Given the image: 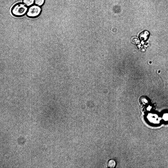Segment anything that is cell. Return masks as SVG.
Instances as JSON below:
<instances>
[{"instance_id": "cell-1", "label": "cell", "mask_w": 168, "mask_h": 168, "mask_svg": "<svg viewBox=\"0 0 168 168\" xmlns=\"http://www.w3.org/2000/svg\"><path fill=\"white\" fill-rule=\"evenodd\" d=\"M28 8L23 2H18L13 5L11 11L13 16L17 17H21L26 14Z\"/></svg>"}, {"instance_id": "cell-2", "label": "cell", "mask_w": 168, "mask_h": 168, "mask_svg": "<svg viewBox=\"0 0 168 168\" xmlns=\"http://www.w3.org/2000/svg\"><path fill=\"white\" fill-rule=\"evenodd\" d=\"M42 11L41 7L34 4L28 7L26 15L29 18H36L40 15Z\"/></svg>"}, {"instance_id": "cell-3", "label": "cell", "mask_w": 168, "mask_h": 168, "mask_svg": "<svg viewBox=\"0 0 168 168\" xmlns=\"http://www.w3.org/2000/svg\"><path fill=\"white\" fill-rule=\"evenodd\" d=\"M149 33L147 31H144L142 32L139 35V37L141 40H145L148 38Z\"/></svg>"}, {"instance_id": "cell-4", "label": "cell", "mask_w": 168, "mask_h": 168, "mask_svg": "<svg viewBox=\"0 0 168 168\" xmlns=\"http://www.w3.org/2000/svg\"><path fill=\"white\" fill-rule=\"evenodd\" d=\"M116 165V162L115 160L111 159L109 160L107 163V166L108 168H114Z\"/></svg>"}, {"instance_id": "cell-5", "label": "cell", "mask_w": 168, "mask_h": 168, "mask_svg": "<svg viewBox=\"0 0 168 168\" xmlns=\"http://www.w3.org/2000/svg\"><path fill=\"white\" fill-rule=\"evenodd\" d=\"M22 2L29 7L34 4V0H22Z\"/></svg>"}, {"instance_id": "cell-6", "label": "cell", "mask_w": 168, "mask_h": 168, "mask_svg": "<svg viewBox=\"0 0 168 168\" xmlns=\"http://www.w3.org/2000/svg\"><path fill=\"white\" fill-rule=\"evenodd\" d=\"M45 1V0H34V4L41 7L44 5Z\"/></svg>"}, {"instance_id": "cell-7", "label": "cell", "mask_w": 168, "mask_h": 168, "mask_svg": "<svg viewBox=\"0 0 168 168\" xmlns=\"http://www.w3.org/2000/svg\"><path fill=\"white\" fill-rule=\"evenodd\" d=\"M132 42L135 44H137L139 42V41L138 38L135 37H133L131 39Z\"/></svg>"}]
</instances>
